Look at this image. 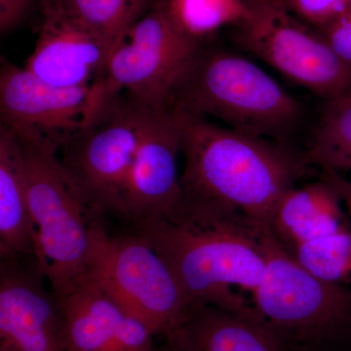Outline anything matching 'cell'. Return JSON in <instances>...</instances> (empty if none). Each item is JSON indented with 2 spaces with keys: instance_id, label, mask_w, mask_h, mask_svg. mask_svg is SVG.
Instances as JSON below:
<instances>
[{
  "instance_id": "obj_1",
  "label": "cell",
  "mask_w": 351,
  "mask_h": 351,
  "mask_svg": "<svg viewBox=\"0 0 351 351\" xmlns=\"http://www.w3.org/2000/svg\"><path fill=\"white\" fill-rule=\"evenodd\" d=\"M171 110L179 127L184 160L182 202L241 215L269 228L277 202L306 172L302 154L288 144Z\"/></svg>"
},
{
  "instance_id": "obj_2",
  "label": "cell",
  "mask_w": 351,
  "mask_h": 351,
  "mask_svg": "<svg viewBox=\"0 0 351 351\" xmlns=\"http://www.w3.org/2000/svg\"><path fill=\"white\" fill-rule=\"evenodd\" d=\"M134 226L166 263L189 304H212L261 321L232 287L252 293L262 280L265 226L241 215L188 205L177 218L152 217Z\"/></svg>"
},
{
  "instance_id": "obj_3",
  "label": "cell",
  "mask_w": 351,
  "mask_h": 351,
  "mask_svg": "<svg viewBox=\"0 0 351 351\" xmlns=\"http://www.w3.org/2000/svg\"><path fill=\"white\" fill-rule=\"evenodd\" d=\"M168 108L282 144L306 119L301 101L258 64L237 53L202 47L176 84Z\"/></svg>"
},
{
  "instance_id": "obj_4",
  "label": "cell",
  "mask_w": 351,
  "mask_h": 351,
  "mask_svg": "<svg viewBox=\"0 0 351 351\" xmlns=\"http://www.w3.org/2000/svg\"><path fill=\"white\" fill-rule=\"evenodd\" d=\"M17 138L24 160L32 262L55 295L60 297L86 274L90 230L97 219L64 173L56 152Z\"/></svg>"
},
{
  "instance_id": "obj_5",
  "label": "cell",
  "mask_w": 351,
  "mask_h": 351,
  "mask_svg": "<svg viewBox=\"0 0 351 351\" xmlns=\"http://www.w3.org/2000/svg\"><path fill=\"white\" fill-rule=\"evenodd\" d=\"M265 274L253 308L287 351H327L351 338V287L321 280L262 233Z\"/></svg>"
},
{
  "instance_id": "obj_6",
  "label": "cell",
  "mask_w": 351,
  "mask_h": 351,
  "mask_svg": "<svg viewBox=\"0 0 351 351\" xmlns=\"http://www.w3.org/2000/svg\"><path fill=\"white\" fill-rule=\"evenodd\" d=\"M201 47L172 1L159 0L110 53L103 77L92 85L89 117L121 95L147 110L169 108L176 84Z\"/></svg>"
},
{
  "instance_id": "obj_7",
  "label": "cell",
  "mask_w": 351,
  "mask_h": 351,
  "mask_svg": "<svg viewBox=\"0 0 351 351\" xmlns=\"http://www.w3.org/2000/svg\"><path fill=\"white\" fill-rule=\"evenodd\" d=\"M88 277L154 336H165L189 304L162 258L134 232L115 235L99 219L92 221Z\"/></svg>"
},
{
  "instance_id": "obj_8",
  "label": "cell",
  "mask_w": 351,
  "mask_h": 351,
  "mask_svg": "<svg viewBox=\"0 0 351 351\" xmlns=\"http://www.w3.org/2000/svg\"><path fill=\"white\" fill-rule=\"evenodd\" d=\"M149 110L124 95L95 112L56 152L95 219L119 216Z\"/></svg>"
},
{
  "instance_id": "obj_9",
  "label": "cell",
  "mask_w": 351,
  "mask_h": 351,
  "mask_svg": "<svg viewBox=\"0 0 351 351\" xmlns=\"http://www.w3.org/2000/svg\"><path fill=\"white\" fill-rule=\"evenodd\" d=\"M235 41L324 101L351 95V69L341 61L318 32L309 31L281 0H247Z\"/></svg>"
},
{
  "instance_id": "obj_10",
  "label": "cell",
  "mask_w": 351,
  "mask_h": 351,
  "mask_svg": "<svg viewBox=\"0 0 351 351\" xmlns=\"http://www.w3.org/2000/svg\"><path fill=\"white\" fill-rule=\"evenodd\" d=\"M92 86L66 89L29 69L0 66V121L18 137L58 149L89 119Z\"/></svg>"
},
{
  "instance_id": "obj_11",
  "label": "cell",
  "mask_w": 351,
  "mask_h": 351,
  "mask_svg": "<svg viewBox=\"0 0 351 351\" xmlns=\"http://www.w3.org/2000/svg\"><path fill=\"white\" fill-rule=\"evenodd\" d=\"M181 135L170 108L149 110L120 203L119 216L136 223L152 217L175 219L182 189L178 159Z\"/></svg>"
},
{
  "instance_id": "obj_12",
  "label": "cell",
  "mask_w": 351,
  "mask_h": 351,
  "mask_svg": "<svg viewBox=\"0 0 351 351\" xmlns=\"http://www.w3.org/2000/svg\"><path fill=\"white\" fill-rule=\"evenodd\" d=\"M112 52L63 0H41L38 39L24 66L53 86L89 87L103 77Z\"/></svg>"
},
{
  "instance_id": "obj_13",
  "label": "cell",
  "mask_w": 351,
  "mask_h": 351,
  "mask_svg": "<svg viewBox=\"0 0 351 351\" xmlns=\"http://www.w3.org/2000/svg\"><path fill=\"white\" fill-rule=\"evenodd\" d=\"M0 351H66L59 301L32 262L0 274Z\"/></svg>"
},
{
  "instance_id": "obj_14",
  "label": "cell",
  "mask_w": 351,
  "mask_h": 351,
  "mask_svg": "<svg viewBox=\"0 0 351 351\" xmlns=\"http://www.w3.org/2000/svg\"><path fill=\"white\" fill-rule=\"evenodd\" d=\"M57 299L66 351H156L154 332L88 277Z\"/></svg>"
},
{
  "instance_id": "obj_15",
  "label": "cell",
  "mask_w": 351,
  "mask_h": 351,
  "mask_svg": "<svg viewBox=\"0 0 351 351\" xmlns=\"http://www.w3.org/2000/svg\"><path fill=\"white\" fill-rule=\"evenodd\" d=\"M163 338L166 351H287L260 320L206 304H189Z\"/></svg>"
},
{
  "instance_id": "obj_16",
  "label": "cell",
  "mask_w": 351,
  "mask_h": 351,
  "mask_svg": "<svg viewBox=\"0 0 351 351\" xmlns=\"http://www.w3.org/2000/svg\"><path fill=\"white\" fill-rule=\"evenodd\" d=\"M341 203L322 178L300 188L293 186L277 202L267 228L290 254L298 245L350 226Z\"/></svg>"
},
{
  "instance_id": "obj_17",
  "label": "cell",
  "mask_w": 351,
  "mask_h": 351,
  "mask_svg": "<svg viewBox=\"0 0 351 351\" xmlns=\"http://www.w3.org/2000/svg\"><path fill=\"white\" fill-rule=\"evenodd\" d=\"M0 240L32 262L31 228L25 203L24 160L19 138L0 121Z\"/></svg>"
},
{
  "instance_id": "obj_18",
  "label": "cell",
  "mask_w": 351,
  "mask_h": 351,
  "mask_svg": "<svg viewBox=\"0 0 351 351\" xmlns=\"http://www.w3.org/2000/svg\"><path fill=\"white\" fill-rule=\"evenodd\" d=\"M302 156L321 172H351V95L324 101Z\"/></svg>"
},
{
  "instance_id": "obj_19",
  "label": "cell",
  "mask_w": 351,
  "mask_h": 351,
  "mask_svg": "<svg viewBox=\"0 0 351 351\" xmlns=\"http://www.w3.org/2000/svg\"><path fill=\"white\" fill-rule=\"evenodd\" d=\"M71 14L113 50L143 15L149 0H63Z\"/></svg>"
},
{
  "instance_id": "obj_20",
  "label": "cell",
  "mask_w": 351,
  "mask_h": 351,
  "mask_svg": "<svg viewBox=\"0 0 351 351\" xmlns=\"http://www.w3.org/2000/svg\"><path fill=\"white\" fill-rule=\"evenodd\" d=\"M290 255L309 274L339 285L351 283V228L298 245Z\"/></svg>"
},
{
  "instance_id": "obj_21",
  "label": "cell",
  "mask_w": 351,
  "mask_h": 351,
  "mask_svg": "<svg viewBox=\"0 0 351 351\" xmlns=\"http://www.w3.org/2000/svg\"><path fill=\"white\" fill-rule=\"evenodd\" d=\"M172 5L182 25L195 36L223 25L237 24L246 14L242 0H182L172 1Z\"/></svg>"
},
{
  "instance_id": "obj_22",
  "label": "cell",
  "mask_w": 351,
  "mask_h": 351,
  "mask_svg": "<svg viewBox=\"0 0 351 351\" xmlns=\"http://www.w3.org/2000/svg\"><path fill=\"white\" fill-rule=\"evenodd\" d=\"M289 12L316 29L351 8V0H281Z\"/></svg>"
},
{
  "instance_id": "obj_23",
  "label": "cell",
  "mask_w": 351,
  "mask_h": 351,
  "mask_svg": "<svg viewBox=\"0 0 351 351\" xmlns=\"http://www.w3.org/2000/svg\"><path fill=\"white\" fill-rule=\"evenodd\" d=\"M317 32L341 61L351 69V8Z\"/></svg>"
},
{
  "instance_id": "obj_24",
  "label": "cell",
  "mask_w": 351,
  "mask_h": 351,
  "mask_svg": "<svg viewBox=\"0 0 351 351\" xmlns=\"http://www.w3.org/2000/svg\"><path fill=\"white\" fill-rule=\"evenodd\" d=\"M32 0H0V29L14 27L24 17Z\"/></svg>"
},
{
  "instance_id": "obj_25",
  "label": "cell",
  "mask_w": 351,
  "mask_h": 351,
  "mask_svg": "<svg viewBox=\"0 0 351 351\" xmlns=\"http://www.w3.org/2000/svg\"><path fill=\"white\" fill-rule=\"evenodd\" d=\"M320 178L325 180L335 189L341 202L346 205L351 218V180L346 179L343 175L337 172H321Z\"/></svg>"
},
{
  "instance_id": "obj_26",
  "label": "cell",
  "mask_w": 351,
  "mask_h": 351,
  "mask_svg": "<svg viewBox=\"0 0 351 351\" xmlns=\"http://www.w3.org/2000/svg\"><path fill=\"white\" fill-rule=\"evenodd\" d=\"M22 261L25 260L21 258L12 249L9 248L4 242L0 240V274L22 262Z\"/></svg>"
}]
</instances>
